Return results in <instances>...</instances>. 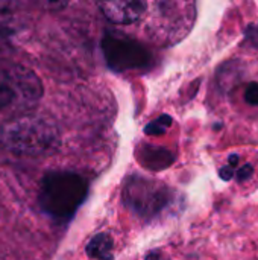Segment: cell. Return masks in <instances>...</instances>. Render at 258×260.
Here are the masks:
<instances>
[{
  "instance_id": "6da1fadb",
  "label": "cell",
  "mask_w": 258,
  "mask_h": 260,
  "mask_svg": "<svg viewBox=\"0 0 258 260\" xmlns=\"http://www.w3.org/2000/svg\"><path fill=\"white\" fill-rule=\"evenodd\" d=\"M3 148L18 155L40 157L52 154L59 146V131L53 122L35 114L20 116L0 129Z\"/></svg>"
},
{
  "instance_id": "7a4b0ae2",
  "label": "cell",
  "mask_w": 258,
  "mask_h": 260,
  "mask_svg": "<svg viewBox=\"0 0 258 260\" xmlns=\"http://www.w3.org/2000/svg\"><path fill=\"white\" fill-rule=\"evenodd\" d=\"M87 181L70 171L49 172L40 187V206L55 219H68L87 198Z\"/></svg>"
},
{
  "instance_id": "3957f363",
  "label": "cell",
  "mask_w": 258,
  "mask_h": 260,
  "mask_svg": "<svg viewBox=\"0 0 258 260\" xmlns=\"http://www.w3.org/2000/svg\"><path fill=\"white\" fill-rule=\"evenodd\" d=\"M172 201L169 187L143 177H131L123 187V203L141 218L158 216Z\"/></svg>"
},
{
  "instance_id": "277c9868",
  "label": "cell",
  "mask_w": 258,
  "mask_h": 260,
  "mask_svg": "<svg viewBox=\"0 0 258 260\" xmlns=\"http://www.w3.org/2000/svg\"><path fill=\"white\" fill-rule=\"evenodd\" d=\"M102 50L106 64L116 72L143 70L152 64V53L141 43L123 34L108 32L102 40Z\"/></svg>"
},
{
  "instance_id": "5b68a950",
  "label": "cell",
  "mask_w": 258,
  "mask_h": 260,
  "mask_svg": "<svg viewBox=\"0 0 258 260\" xmlns=\"http://www.w3.org/2000/svg\"><path fill=\"white\" fill-rule=\"evenodd\" d=\"M99 8L109 21L117 24H129L141 18L146 3L138 0H111L99 3Z\"/></svg>"
},
{
  "instance_id": "8992f818",
  "label": "cell",
  "mask_w": 258,
  "mask_h": 260,
  "mask_svg": "<svg viewBox=\"0 0 258 260\" xmlns=\"http://www.w3.org/2000/svg\"><path fill=\"white\" fill-rule=\"evenodd\" d=\"M138 160L143 166L149 169H164L173 163V155L164 148L146 145L138 151Z\"/></svg>"
},
{
  "instance_id": "52a82bcc",
  "label": "cell",
  "mask_w": 258,
  "mask_h": 260,
  "mask_svg": "<svg viewBox=\"0 0 258 260\" xmlns=\"http://www.w3.org/2000/svg\"><path fill=\"white\" fill-rule=\"evenodd\" d=\"M91 259L113 260V239L108 233L96 235L85 248Z\"/></svg>"
},
{
  "instance_id": "ba28073f",
  "label": "cell",
  "mask_w": 258,
  "mask_h": 260,
  "mask_svg": "<svg viewBox=\"0 0 258 260\" xmlns=\"http://www.w3.org/2000/svg\"><path fill=\"white\" fill-rule=\"evenodd\" d=\"M239 91L242 94V102L252 111V114H255V111H258V79L242 82L239 85Z\"/></svg>"
},
{
  "instance_id": "9c48e42d",
  "label": "cell",
  "mask_w": 258,
  "mask_h": 260,
  "mask_svg": "<svg viewBox=\"0 0 258 260\" xmlns=\"http://www.w3.org/2000/svg\"><path fill=\"white\" fill-rule=\"evenodd\" d=\"M15 90L11 81V75L0 72V110L11 105L15 99Z\"/></svg>"
},
{
  "instance_id": "30bf717a",
  "label": "cell",
  "mask_w": 258,
  "mask_h": 260,
  "mask_svg": "<svg viewBox=\"0 0 258 260\" xmlns=\"http://www.w3.org/2000/svg\"><path fill=\"white\" fill-rule=\"evenodd\" d=\"M172 122H173L172 117L167 116V114H164V116H161L160 119L151 122V123L144 128V133L149 134V136H160V134H164V133L170 128Z\"/></svg>"
},
{
  "instance_id": "8fae6325",
  "label": "cell",
  "mask_w": 258,
  "mask_h": 260,
  "mask_svg": "<svg viewBox=\"0 0 258 260\" xmlns=\"http://www.w3.org/2000/svg\"><path fill=\"white\" fill-rule=\"evenodd\" d=\"M234 177L237 180V183L243 184V183H249L251 178L254 177V166L251 163H246L243 166H239L234 172Z\"/></svg>"
},
{
  "instance_id": "7c38bea8",
  "label": "cell",
  "mask_w": 258,
  "mask_h": 260,
  "mask_svg": "<svg viewBox=\"0 0 258 260\" xmlns=\"http://www.w3.org/2000/svg\"><path fill=\"white\" fill-rule=\"evenodd\" d=\"M245 37H246V41L251 43V46L258 47V23L257 24H249L246 27Z\"/></svg>"
},
{
  "instance_id": "4fadbf2b",
  "label": "cell",
  "mask_w": 258,
  "mask_h": 260,
  "mask_svg": "<svg viewBox=\"0 0 258 260\" xmlns=\"http://www.w3.org/2000/svg\"><path fill=\"white\" fill-rule=\"evenodd\" d=\"M219 175H220V178H222L224 181H231V180L234 178V171H233L231 168L225 166V168H222V169L219 171Z\"/></svg>"
},
{
  "instance_id": "5bb4252c",
  "label": "cell",
  "mask_w": 258,
  "mask_h": 260,
  "mask_svg": "<svg viewBox=\"0 0 258 260\" xmlns=\"http://www.w3.org/2000/svg\"><path fill=\"white\" fill-rule=\"evenodd\" d=\"M144 260H169L161 251H158V250H155V251H149L148 254H146V259Z\"/></svg>"
}]
</instances>
